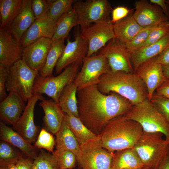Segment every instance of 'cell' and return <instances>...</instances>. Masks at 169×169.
Here are the masks:
<instances>
[{"label": "cell", "instance_id": "6da1fadb", "mask_svg": "<svg viewBox=\"0 0 169 169\" xmlns=\"http://www.w3.org/2000/svg\"><path fill=\"white\" fill-rule=\"evenodd\" d=\"M77 94L79 117L97 136L110 120L125 114L133 105L116 93H102L97 85L78 90Z\"/></svg>", "mask_w": 169, "mask_h": 169}, {"label": "cell", "instance_id": "7a4b0ae2", "mask_svg": "<svg viewBox=\"0 0 169 169\" xmlns=\"http://www.w3.org/2000/svg\"><path fill=\"white\" fill-rule=\"evenodd\" d=\"M143 132L138 123L121 115L110 120L98 136L102 147L114 152L133 148Z\"/></svg>", "mask_w": 169, "mask_h": 169}, {"label": "cell", "instance_id": "3957f363", "mask_svg": "<svg viewBox=\"0 0 169 169\" xmlns=\"http://www.w3.org/2000/svg\"><path fill=\"white\" fill-rule=\"evenodd\" d=\"M97 86L102 93H116L129 100L133 105L148 99L146 85L135 73L111 70L100 77Z\"/></svg>", "mask_w": 169, "mask_h": 169}, {"label": "cell", "instance_id": "277c9868", "mask_svg": "<svg viewBox=\"0 0 169 169\" xmlns=\"http://www.w3.org/2000/svg\"><path fill=\"white\" fill-rule=\"evenodd\" d=\"M123 115L138 123L144 132L161 133L169 141V123L148 99L138 104L133 105Z\"/></svg>", "mask_w": 169, "mask_h": 169}, {"label": "cell", "instance_id": "5b68a950", "mask_svg": "<svg viewBox=\"0 0 169 169\" xmlns=\"http://www.w3.org/2000/svg\"><path fill=\"white\" fill-rule=\"evenodd\" d=\"M163 136L143 132L133 148L144 167L156 169L169 152V141Z\"/></svg>", "mask_w": 169, "mask_h": 169}, {"label": "cell", "instance_id": "8992f818", "mask_svg": "<svg viewBox=\"0 0 169 169\" xmlns=\"http://www.w3.org/2000/svg\"><path fill=\"white\" fill-rule=\"evenodd\" d=\"M39 73L20 59L9 67L6 90L18 94L25 102L27 101L33 94L35 81Z\"/></svg>", "mask_w": 169, "mask_h": 169}, {"label": "cell", "instance_id": "52a82bcc", "mask_svg": "<svg viewBox=\"0 0 169 169\" xmlns=\"http://www.w3.org/2000/svg\"><path fill=\"white\" fill-rule=\"evenodd\" d=\"M79 65L71 64L56 76L52 75L42 77L38 74L35 81L33 94H45L58 103L60 96L64 88L74 82L78 74Z\"/></svg>", "mask_w": 169, "mask_h": 169}, {"label": "cell", "instance_id": "ba28073f", "mask_svg": "<svg viewBox=\"0 0 169 169\" xmlns=\"http://www.w3.org/2000/svg\"><path fill=\"white\" fill-rule=\"evenodd\" d=\"M80 147L81 156L78 161L83 169H112L114 152L102 147L99 136Z\"/></svg>", "mask_w": 169, "mask_h": 169}, {"label": "cell", "instance_id": "9c48e42d", "mask_svg": "<svg viewBox=\"0 0 169 169\" xmlns=\"http://www.w3.org/2000/svg\"><path fill=\"white\" fill-rule=\"evenodd\" d=\"M73 9L81 29L92 23L110 19L111 8L107 0L74 1Z\"/></svg>", "mask_w": 169, "mask_h": 169}, {"label": "cell", "instance_id": "30bf717a", "mask_svg": "<svg viewBox=\"0 0 169 169\" xmlns=\"http://www.w3.org/2000/svg\"><path fill=\"white\" fill-rule=\"evenodd\" d=\"M111 70L107 59L103 54L86 57L74 82L78 90L97 85L100 77Z\"/></svg>", "mask_w": 169, "mask_h": 169}, {"label": "cell", "instance_id": "8fae6325", "mask_svg": "<svg viewBox=\"0 0 169 169\" xmlns=\"http://www.w3.org/2000/svg\"><path fill=\"white\" fill-rule=\"evenodd\" d=\"M79 34L88 43L87 57L92 56L115 38L110 19L90 24L81 29Z\"/></svg>", "mask_w": 169, "mask_h": 169}, {"label": "cell", "instance_id": "7c38bea8", "mask_svg": "<svg viewBox=\"0 0 169 169\" xmlns=\"http://www.w3.org/2000/svg\"><path fill=\"white\" fill-rule=\"evenodd\" d=\"M99 54L107 58L111 71L134 73L131 54L125 44L116 38L109 41Z\"/></svg>", "mask_w": 169, "mask_h": 169}, {"label": "cell", "instance_id": "4fadbf2b", "mask_svg": "<svg viewBox=\"0 0 169 169\" xmlns=\"http://www.w3.org/2000/svg\"><path fill=\"white\" fill-rule=\"evenodd\" d=\"M44 98L42 95L34 93L27 101L23 112L17 123L13 126L15 129L24 139L31 144L35 142L38 131V127L34 122V110L39 100Z\"/></svg>", "mask_w": 169, "mask_h": 169}, {"label": "cell", "instance_id": "5bb4252c", "mask_svg": "<svg viewBox=\"0 0 169 169\" xmlns=\"http://www.w3.org/2000/svg\"><path fill=\"white\" fill-rule=\"evenodd\" d=\"M88 48V42L79 34L76 36L73 41L68 38L67 44L56 65V73L59 74L64 69L71 64L79 65L86 57Z\"/></svg>", "mask_w": 169, "mask_h": 169}, {"label": "cell", "instance_id": "9a60e30c", "mask_svg": "<svg viewBox=\"0 0 169 169\" xmlns=\"http://www.w3.org/2000/svg\"><path fill=\"white\" fill-rule=\"evenodd\" d=\"M52 43L49 38L37 40L21 49V59L29 67L39 72L45 64Z\"/></svg>", "mask_w": 169, "mask_h": 169}, {"label": "cell", "instance_id": "2e32d148", "mask_svg": "<svg viewBox=\"0 0 169 169\" xmlns=\"http://www.w3.org/2000/svg\"><path fill=\"white\" fill-rule=\"evenodd\" d=\"M155 57L142 64L135 72L146 85L149 100L165 79L162 66L156 62Z\"/></svg>", "mask_w": 169, "mask_h": 169}, {"label": "cell", "instance_id": "e0dca14e", "mask_svg": "<svg viewBox=\"0 0 169 169\" xmlns=\"http://www.w3.org/2000/svg\"><path fill=\"white\" fill-rule=\"evenodd\" d=\"M134 7L135 10L133 16L136 22L142 27L157 25L169 20L159 6L147 0L136 1Z\"/></svg>", "mask_w": 169, "mask_h": 169}, {"label": "cell", "instance_id": "ac0fdd59", "mask_svg": "<svg viewBox=\"0 0 169 169\" xmlns=\"http://www.w3.org/2000/svg\"><path fill=\"white\" fill-rule=\"evenodd\" d=\"M56 22L48 17L36 19L21 39V49L42 38L52 39L55 32Z\"/></svg>", "mask_w": 169, "mask_h": 169}, {"label": "cell", "instance_id": "d6986e66", "mask_svg": "<svg viewBox=\"0 0 169 169\" xmlns=\"http://www.w3.org/2000/svg\"><path fill=\"white\" fill-rule=\"evenodd\" d=\"M21 59V49L18 42L5 28L0 29V64L9 67Z\"/></svg>", "mask_w": 169, "mask_h": 169}, {"label": "cell", "instance_id": "ffe728a7", "mask_svg": "<svg viewBox=\"0 0 169 169\" xmlns=\"http://www.w3.org/2000/svg\"><path fill=\"white\" fill-rule=\"evenodd\" d=\"M32 3L31 0H23L20 11L8 27V30L19 43L24 33L35 20Z\"/></svg>", "mask_w": 169, "mask_h": 169}, {"label": "cell", "instance_id": "44dd1931", "mask_svg": "<svg viewBox=\"0 0 169 169\" xmlns=\"http://www.w3.org/2000/svg\"><path fill=\"white\" fill-rule=\"evenodd\" d=\"M25 101L18 94L9 92L0 104V116L4 121L13 126L26 107Z\"/></svg>", "mask_w": 169, "mask_h": 169}, {"label": "cell", "instance_id": "7402d4cb", "mask_svg": "<svg viewBox=\"0 0 169 169\" xmlns=\"http://www.w3.org/2000/svg\"><path fill=\"white\" fill-rule=\"evenodd\" d=\"M169 46V33L158 42L139 49L131 53L134 73L142 64L157 56Z\"/></svg>", "mask_w": 169, "mask_h": 169}, {"label": "cell", "instance_id": "603a6c76", "mask_svg": "<svg viewBox=\"0 0 169 169\" xmlns=\"http://www.w3.org/2000/svg\"><path fill=\"white\" fill-rule=\"evenodd\" d=\"M0 137L1 140L18 148L26 156L33 160L37 156L38 154L36 148L17 132L1 122L0 123Z\"/></svg>", "mask_w": 169, "mask_h": 169}, {"label": "cell", "instance_id": "cb8c5ba5", "mask_svg": "<svg viewBox=\"0 0 169 169\" xmlns=\"http://www.w3.org/2000/svg\"><path fill=\"white\" fill-rule=\"evenodd\" d=\"M39 105L44 113V121L48 130L56 135L59 130L64 120V113L58 103L53 100H41Z\"/></svg>", "mask_w": 169, "mask_h": 169}, {"label": "cell", "instance_id": "d4e9b609", "mask_svg": "<svg viewBox=\"0 0 169 169\" xmlns=\"http://www.w3.org/2000/svg\"><path fill=\"white\" fill-rule=\"evenodd\" d=\"M115 38L125 44L131 41L144 28L139 25L133 14L113 24Z\"/></svg>", "mask_w": 169, "mask_h": 169}, {"label": "cell", "instance_id": "484cf974", "mask_svg": "<svg viewBox=\"0 0 169 169\" xmlns=\"http://www.w3.org/2000/svg\"><path fill=\"white\" fill-rule=\"evenodd\" d=\"M144 166L134 148L114 153L112 169H142Z\"/></svg>", "mask_w": 169, "mask_h": 169}, {"label": "cell", "instance_id": "4316f807", "mask_svg": "<svg viewBox=\"0 0 169 169\" xmlns=\"http://www.w3.org/2000/svg\"><path fill=\"white\" fill-rule=\"evenodd\" d=\"M55 135L56 148H63L71 151L76 156L78 161L81 156L80 146L64 120Z\"/></svg>", "mask_w": 169, "mask_h": 169}, {"label": "cell", "instance_id": "83f0119b", "mask_svg": "<svg viewBox=\"0 0 169 169\" xmlns=\"http://www.w3.org/2000/svg\"><path fill=\"white\" fill-rule=\"evenodd\" d=\"M77 90L74 82L67 85L62 92L58 104L64 113L79 117Z\"/></svg>", "mask_w": 169, "mask_h": 169}, {"label": "cell", "instance_id": "f1b7e54d", "mask_svg": "<svg viewBox=\"0 0 169 169\" xmlns=\"http://www.w3.org/2000/svg\"><path fill=\"white\" fill-rule=\"evenodd\" d=\"M64 120L76 137L80 146L98 136L84 124L79 117L64 113Z\"/></svg>", "mask_w": 169, "mask_h": 169}, {"label": "cell", "instance_id": "f546056e", "mask_svg": "<svg viewBox=\"0 0 169 169\" xmlns=\"http://www.w3.org/2000/svg\"><path fill=\"white\" fill-rule=\"evenodd\" d=\"M64 39L61 38L52 41L45 64L39 72L41 77H46L52 75L54 69L65 47Z\"/></svg>", "mask_w": 169, "mask_h": 169}, {"label": "cell", "instance_id": "4dcf8cb0", "mask_svg": "<svg viewBox=\"0 0 169 169\" xmlns=\"http://www.w3.org/2000/svg\"><path fill=\"white\" fill-rule=\"evenodd\" d=\"M23 0H0V28L9 27L21 8Z\"/></svg>", "mask_w": 169, "mask_h": 169}, {"label": "cell", "instance_id": "1f68e13d", "mask_svg": "<svg viewBox=\"0 0 169 169\" xmlns=\"http://www.w3.org/2000/svg\"><path fill=\"white\" fill-rule=\"evenodd\" d=\"M78 25L79 22L77 17L72 9L62 16L56 22L55 30L52 40L65 39L71 29Z\"/></svg>", "mask_w": 169, "mask_h": 169}, {"label": "cell", "instance_id": "d6a6232c", "mask_svg": "<svg viewBox=\"0 0 169 169\" xmlns=\"http://www.w3.org/2000/svg\"><path fill=\"white\" fill-rule=\"evenodd\" d=\"M24 154L17 150L13 146L1 140L0 142V166L6 167L11 164H15L24 157Z\"/></svg>", "mask_w": 169, "mask_h": 169}, {"label": "cell", "instance_id": "836d02e7", "mask_svg": "<svg viewBox=\"0 0 169 169\" xmlns=\"http://www.w3.org/2000/svg\"><path fill=\"white\" fill-rule=\"evenodd\" d=\"M74 1L50 0L46 17L51 18L56 22L62 16L73 9L72 6Z\"/></svg>", "mask_w": 169, "mask_h": 169}, {"label": "cell", "instance_id": "e575fe53", "mask_svg": "<svg viewBox=\"0 0 169 169\" xmlns=\"http://www.w3.org/2000/svg\"><path fill=\"white\" fill-rule=\"evenodd\" d=\"M53 153L56 156L59 169H72L75 167L77 158L71 151L63 148H56Z\"/></svg>", "mask_w": 169, "mask_h": 169}, {"label": "cell", "instance_id": "d590c367", "mask_svg": "<svg viewBox=\"0 0 169 169\" xmlns=\"http://www.w3.org/2000/svg\"><path fill=\"white\" fill-rule=\"evenodd\" d=\"M40 150L39 153L33 160V169H59L54 154Z\"/></svg>", "mask_w": 169, "mask_h": 169}, {"label": "cell", "instance_id": "8d00e7d4", "mask_svg": "<svg viewBox=\"0 0 169 169\" xmlns=\"http://www.w3.org/2000/svg\"><path fill=\"white\" fill-rule=\"evenodd\" d=\"M157 25L144 28L131 41L125 44L130 54L142 47L147 40L151 31Z\"/></svg>", "mask_w": 169, "mask_h": 169}, {"label": "cell", "instance_id": "74e56055", "mask_svg": "<svg viewBox=\"0 0 169 169\" xmlns=\"http://www.w3.org/2000/svg\"><path fill=\"white\" fill-rule=\"evenodd\" d=\"M55 146V140L53 135L45 129H42L33 146L36 148L44 149L53 153Z\"/></svg>", "mask_w": 169, "mask_h": 169}, {"label": "cell", "instance_id": "f35d334b", "mask_svg": "<svg viewBox=\"0 0 169 169\" xmlns=\"http://www.w3.org/2000/svg\"><path fill=\"white\" fill-rule=\"evenodd\" d=\"M169 33V20L159 23L151 31L147 40L141 48L158 42Z\"/></svg>", "mask_w": 169, "mask_h": 169}, {"label": "cell", "instance_id": "ab89813d", "mask_svg": "<svg viewBox=\"0 0 169 169\" xmlns=\"http://www.w3.org/2000/svg\"><path fill=\"white\" fill-rule=\"evenodd\" d=\"M149 101L169 123V98L159 95L155 92Z\"/></svg>", "mask_w": 169, "mask_h": 169}, {"label": "cell", "instance_id": "60d3db41", "mask_svg": "<svg viewBox=\"0 0 169 169\" xmlns=\"http://www.w3.org/2000/svg\"><path fill=\"white\" fill-rule=\"evenodd\" d=\"M50 0H33L32 3V9L36 19L46 17Z\"/></svg>", "mask_w": 169, "mask_h": 169}, {"label": "cell", "instance_id": "b9f144b4", "mask_svg": "<svg viewBox=\"0 0 169 169\" xmlns=\"http://www.w3.org/2000/svg\"><path fill=\"white\" fill-rule=\"evenodd\" d=\"M132 10L127 7L119 6L113 9L111 12V22L114 24L126 17L131 13Z\"/></svg>", "mask_w": 169, "mask_h": 169}, {"label": "cell", "instance_id": "7bdbcfd3", "mask_svg": "<svg viewBox=\"0 0 169 169\" xmlns=\"http://www.w3.org/2000/svg\"><path fill=\"white\" fill-rule=\"evenodd\" d=\"M9 66L0 64V100L1 102L6 97V83Z\"/></svg>", "mask_w": 169, "mask_h": 169}, {"label": "cell", "instance_id": "ee69618b", "mask_svg": "<svg viewBox=\"0 0 169 169\" xmlns=\"http://www.w3.org/2000/svg\"><path fill=\"white\" fill-rule=\"evenodd\" d=\"M158 95L169 98V79L165 78L156 90Z\"/></svg>", "mask_w": 169, "mask_h": 169}, {"label": "cell", "instance_id": "f6af8a7d", "mask_svg": "<svg viewBox=\"0 0 169 169\" xmlns=\"http://www.w3.org/2000/svg\"><path fill=\"white\" fill-rule=\"evenodd\" d=\"M33 160L27 157L19 159L15 164L18 169H33Z\"/></svg>", "mask_w": 169, "mask_h": 169}, {"label": "cell", "instance_id": "bcb514c9", "mask_svg": "<svg viewBox=\"0 0 169 169\" xmlns=\"http://www.w3.org/2000/svg\"><path fill=\"white\" fill-rule=\"evenodd\" d=\"M155 58L156 62L162 66L169 65V46Z\"/></svg>", "mask_w": 169, "mask_h": 169}, {"label": "cell", "instance_id": "7dc6e473", "mask_svg": "<svg viewBox=\"0 0 169 169\" xmlns=\"http://www.w3.org/2000/svg\"><path fill=\"white\" fill-rule=\"evenodd\" d=\"M151 3L159 6L169 20V6L165 0H150Z\"/></svg>", "mask_w": 169, "mask_h": 169}, {"label": "cell", "instance_id": "c3c4849f", "mask_svg": "<svg viewBox=\"0 0 169 169\" xmlns=\"http://www.w3.org/2000/svg\"><path fill=\"white\" fill-rule=\"evenodd\" d=\"M156 169H169V152L165 156Z\"/></svg>", "mask_w": 169, "mask_h": 169}, {"label": "cell", "instance_id": "681fc988", "mask_svg": "<svg viewBox=\"0 0 169 169\" xmlns=\"http://www.w3.org/2000/svg\"><path fill=\"white\" fill-rule=\"evenodd\" d=\"M162 69L165 78L169 79V65L162 66Z\"/></svg>", "mask_w": 169, "mask_h": 169}, {"label": "cell", "instance_id": "f907efd6", "mask_svg": "<svg viewBox=\"0 0 169 169\" xmlns=\"http://www.w3.org/2000/svg\"><path fill=\"white\" fill-rule=\"evenodd\" d=\"M8 169H18L15 164H11L7 166Z\"/></svg>", "mask_w": 169, "mask_h": 169}, {"label": "cell", "instance_id": "816d5d0a", "mask_svg": "<svg viewBox=\"0 0 169 169\" xmlns=\"http://www.w3.org/2000/svg\"><path fill=\"white\" fill-rule=\"evenodd\" d=\"M0 169H8L7 166L0 167Z\"/></svg>", "mask_w": 169, "mask_h": 169}, {"label": "cell", "instance_id": "f5cc1de1", "mask_svg": "<svg viewBox=\"0 0 169 169\" xmlns=\"http://www.w3.org/2000/svg\"><path fill=\"white\" fill-rule=\"evenodd\" d=\"M142 169H153L151 168L144 167L143 168H142Z\"/></svg>", "mask_w": 169, "mask_h": 169}, {"label": "cell", "instance_id": "db71d44e", "mask_svg": "<svg viewBox=\"0 0 169 169\" xmlns=\"http://www.w3.org/2000/svg\"><path fill=\"white\" fill-rule=\"evenodd\" d=\"M166 3L169 5V0H165Z\"/></svg>", "mask_w": 169, "mask_h": 169}]
</instances>
